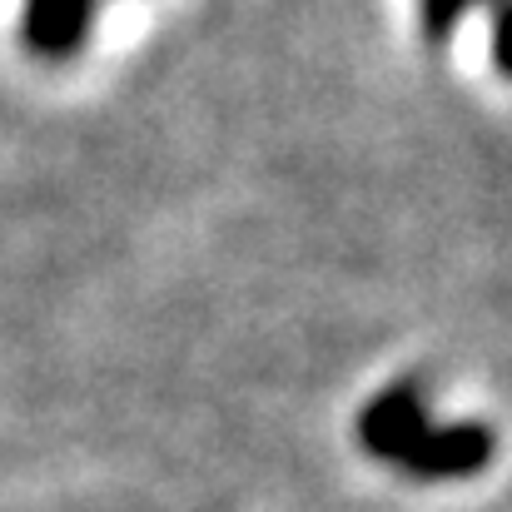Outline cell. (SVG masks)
<instances>
[{
	"label": "cell",
	"mask_w": 512,
	"mask_h": 512,
	"mask_svg": "<svg viewBox=\"0 0 512 512\" xmlns=\"http://www.w3.org/2000/svg\"><path fill=\"white\" fill-rule=\"evenodd\" d=\"M363 443L383 458H403L423 473H468L478 468L483 458V433L478 428H443L433 433L418 413V398L413 393H383L368 418H363Z\"/></svg>",
	"instance_id": "obj_1"
},
{
	"label": "cell",
	"mask_w": 512,
	"mask_h": 512,
	"mask_svg": "<svg viewBox=\"0 0 512 512\" xmlns=\"http://www.w3.org/2000/svg\"><path fill=\"white\" fill-rule=\"evenodd\" d=\"M90 20V0H30L25 10V35L35 50L45 55H65L70 45H80Z\"/></svg>",
	"instance_id": "obj_2"
}]
</instances>
